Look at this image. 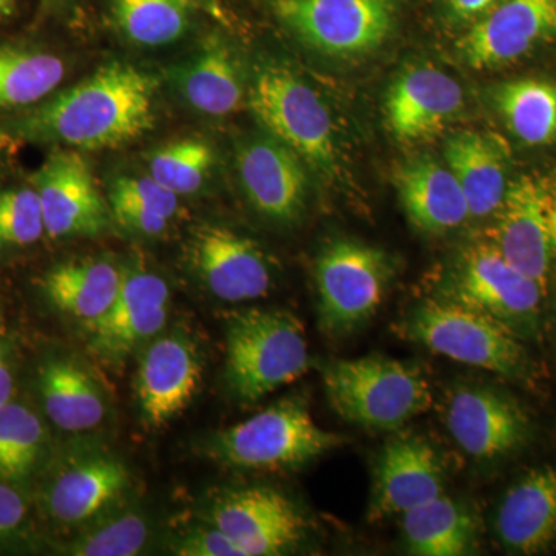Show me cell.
I'll list each match as a JSON object with an SVG mask.
<instances>
[{
  "mask_svg": "<svg viewBox=\"0 0 556 556\" xmlns=\"http://www.w3.org/2000/svg\"><path fill=\"white\" fill-rule=\"evenodd\" d=\"M155 91V79L148 73L112 62L2 127L33 142L83 150L121 148L152 129Z\"/></svg>",
  "mask_w": 556,
  "mask_h": 556,
  "instance_id": "6da1fadb",
  "label": "cell"
},
{
  "mask_svg": "<svg viewBox=\"0 0 556 556\" xmlns=\"http://www.w3.org/2000/svg\"><path fill=\"white\" fill-rule=\"evenodd\" d=\"M321 378L334 412L368 430H399L433 404L422 369L390 357L336 358Z\"/></svg>",
  "mask_w": 556,
  "mask_h": 556,
  "instance_id": "7a4b0ae2",
  "label": "cell"
},
{
  "mask_svg": "<svg viewBox=\"0 0 556 556\" xmlns=\"http://www.w3.org/2000/svg\"><path fill=\"white\" fill-rule=\"evenodd\" d=\"M308 369L305 329L294 314L254 308L229 318L225 378L240 402L254 404Z\"/></svg>",
  "mask_w": 556,
  "mask_h": 556,
  "instance_id": "3957f363",
  "label": "cell"
},
{
  "mask_svg": "<svg viewBox=\"0 0 556 556\" xmlns=\"http://www.w3.org/2000/svg\"><path fill=\"white\" fill-rule=\"evenodd\" d=\"M345 437L318 427L308 405L285 397L208 439L206 453L237 470H294L338 448Z\"/></svg>",
  "mask_w": 556,
  "mask_h": 556,
  "instance_id": "277c9868",
  "label": "cell"
},
{
  "mask_svg": "<svg viewBox=\"0 0 556 556\" xmlns=\"http://www.w3.org/2000/svg\"><path fill=\"white\" fill-rule=\"evenodd\" d=\"M402 331L433 353L504 378H522L529 369L517 331L455 300L420 303L405 318Z\"/></svg>",
  "mask_w": 556,
  "mask_h": 556,
  "instance_id": "5b68a950",
  "label": "cell"
},
{
  "mask_svg": "<svg viewBox=\"0 0 556 556\" xmlns=\"http://www.w3.org/2000/svg\"><path fill=\"white\" fill-rule=\"evenodd\" d=\"M248 102L270 137L318 174L334 177L339 153L331 113L298 73L276 62L258 65L249 83Z\"/></svg>",
  "mask_w": 556,
  "mask_h": 556,
  "instance_id": "8992f818",
  "label": "cell"
},
{
  "mask_svg": "<svg viewBox=\"0 0 556 556\" xmlns=\"http://www.w3.org/2000/svg\"><path fill=\"white\" fill-rule=\"evenodd\" d=\"M278 24L303 46L336 58L361 60L396 30V0H268Z\"/></svg>",
  "mask_w": 556,
  "mask_h": 556,
  "instance_id": "52a82bcc",
  "label": "cell"
},
{
  "mask_svg": "<svg viewBox=\"0 0 556 556\" xmlns=\"http://www.w3.org/2000/svg\"><path fill=\"white\" fill-rule=\"evenodd\" d=\"M393 276L382 249L346 237L325 244L316 262L321 331L332 338L357 331L378 313Z\"/></svg>",
  "mask_w": 556,
  "mask_h": 556,
  "instance_id": "ba28073f",
  "label": "cell"
},
{
  "mask_svg": "<svg viewBox=\"0 0 556 556\" xmlns=\"http://www.w3.org/2000/svg\"><path fill=\"white\" fill-rule=\"evenodd\" d=\"M493 243L544 289L556 268V174L530 172L508 185Z\"/></svg>",
  "mask_w": 556,
  "mask_h": 556,
  "instance_id": "9c48e42d",
  "label": "cell"
},
{
  "mask_svg": "<svg viewBox=\"0 0 556 556\" xmlns=\"http://www.w3.org/2000/svg\"><path fill=\"white\" fill-rule=\"evenodd\" d=\"M543 292L490 240L464 249L445 299L482 311L518 332L536 324Z\"/></svg>",
  "mask_w": 556,
  "mask_h": 556,
  "instance_id": "30bf717a",
  "label": "cell"
},
{
  "mask_svg": "<svg viewBox=\"0 0 556 556\" xmlns=\"http://www.w3.org/2000/svg\"><path fill=\"white\" fill-rule=\"evenodd\" d=\"M211 521L247 556L285 554L302 543L308 530L300 508L270 486H244L223 493L212 504Z\"/></svg>",
  "mask_w": 556,
  "mask_h": 556,
  "instance_id": "8fae6325",
  "label": "cell"
},
{
  "mask_svg": "<svg viewBox=\"0 0 556 556\" xmlns=\"http://www.w3.org/2000/svg\"><path fill=\"white\" fill-rule=\"evenodd\" d=\"M556 42V0H501L457 40L467 67H503Z\"/></svg>",
  "mask_w": 556,
  "mask_h": 556,
  "instance_id": "7c38bea8",
  "label": "cell"
},
{
  "mask_svg": "<svg viewBox=\"0 0 556 556\" xmlns=\"http://www.w3.org/2000/svg\"><path fill=\"white\" fill-rule=\"evenodd\" d=\"M33 181L46 233L51 239L100 236L108 229L112 212L102 200L89 163L79 152L50 153Z\"/></svg>",
  "mask_w": 556,
  "mask_h": 556,
  "instance_id": "4fadbf2b",
  "label": "cell"
},
{
  "mask_svg": "<svg viewBox=\"0 0 556 556\" xmlns=\"http://www.w3.org/2000/svg\"><path fill=\"white\" fill-rule=\"evenodd\" d=\"M188 260L201 283L225 302L265 298L273 285V265L266 252L225 226L204 225L193 230Z\"/></svg>",
  "mask_w": 556,
  "mask_h": 556,
  "instance_id": "5bb4252c",
  "label": "cell"
},
{
  "mask_svg": "<svg viewBox=\"0 0 556 556\" xmlns=\"http://www.w3.org/2000/svg\"><path fill=\"white\" fill-rule=\"evenodd\" d=\"M444 478L441 457L427 439L405 434L387 442L372 466L369 521L402 517L444 495Z\"/></svg>",
  "mask_w": 556,
  "mask_h": 556,
  "instance_id": "9a60e30c",
  "label": "cell"
},
{
  "mask_svg": "<svg viewBox=\"0 0 556 556\" xmlns=\"http://www.w3.org/2000/svg\"><path fill=\"white\" fill-rule=\"evenodd\" d=\"M450 434L466 455L478 460H496L526 444L529 417L514 399L489 387L463 386L447 402Z\"/></svg>",
  "mask_w": 556,
  "mask_h": 556,
  "instance_id": "2e32d148",
  "label": "cell"
},
{
  "mask_svg": "<svg viewBox=\"0 0 556 556\" xmlns=\"http://www.w3.org/2000/svg\"><path fill=\"white\" fill-rule=\"evenodd\" d=\"M169 287L156 274L124 273L118 298L101 320L89 325V346L98 357L121 362L160 334L167 321Z\"/></svg>",
  "mask_w": 556,
  "mask_h": 556,
  "instance_id": "e0dca14e",
  "label": "cell"
},
{
  "mask_svg": "<svg viewBox=\"0 0 556 556\" xmlns=\"http://www.w3.org/2000/svg\"><path fill=\"white\" fill-rule=\"evenodd\" d=\"M463 109L459 84L431 65L402 70L391 83L383 105L388 129L407 144L437 137Z\"/></svg>",
  "mask_w": 556,
  "mask_h": 556,
  "instance_id": "ac0fdd59",
  "label": "cell"
},
{
  "mask_svg": "<svg viewBox=\"0 0 556 556\" xmlns=\"http://www.w3.org/2000/svg\"><path fill=\"white\" fill-rule=\"evenodd\" d=\"M203 379V361L185 334L163 336L150 343L139 362L137 396L142 419L160 428L189 407Z\"/></svg>",
  "mask_w": 556,
  "mask_h": 556,
  "instance_id": "d6986e66",
  "label": "cell"
},
{
  "mask_svg": "<svg viewBox=\"0 0 556 556\" xmlns=\"http://www.w3.org/2000/svg\"><path fill=\"white\" fill-rule=\"evenodd\" d=\"M240 181L260 214L278 223L295 222L308 200L306 163L294 150L270 137H257L240 149Z\"/></svg>",
  "mask_w": 556,
  "mask_h": 556,
  "instance_id": "ffe728a7",
  "label": "cell"
},
{
  "mask_svg": "<svg viewBox=\"0 0 556 556\" xmlns=\"http://www.w3.org/2000/svg\"><path fill=\"white\" fill-rule=\"evenodd\" d=\"M394 186L405 214L420 232H450L470 218L463 189L447 164L413 156L394 167Z\"/></svg>",
  "mask_w": 556,
  "mask_h": 556,
  "instance_id": "44dd1931",
  "label": "cell"
},
{
  "mask_svg": "<svg viewBox=\"0 0 556 556\" xmlns=\"http://www.w3.org/2000/svg\"><path fill=\"white\" fill-rule=\"evenodd\" d=\"M506 551L536 555L556 543V467L533 468L507 490L496 515Z\"/></svg>",
  "mask_w": 556,
  "mask_h": 556,
  "instance_id": "7402d4cb",
  "label": "cell"
},
{
  "mask_svg": "<svg viewBox=\"0 0 556 556\" xmlns=\"http://www.w3.org/2000/svg\"><path fill=\"white\" fill-rule=\"evenodd\" d=\"M174 83L190 108L208 116H228L243 105L244 72L239 54L223 36L211 35L174 72Z\"/></svg>",
  "mask_w": 556,
  "mask_h": 556,
  "instance_id": "603a6c76",
  "label": "cell"
},
{
  "mask_svg": "<svg viewBox=\"0 0 556 556\" xmlns=\"http://www.w3.org/2000/svg\"><path fill=\"white\" fill-rule=\"evenodd\" d=\"M507 148L495 135L456 131L445 139L444 159L466 195L470 217L492 215L506 195Z\"/></svg>",
  "mask_w": 556,
  "mask_h": 556,
  "instance_id": "cb8c5ba5",
  "label": "cell"
},
{
  "mask_svg": "<svg viewBox=\"0 0 556 556\" xmlns=\"http://www.w3.org/2000/svg\"><path fill=\"white\" fill-rule=\"evenodd\" d=\"M129 471L109 456L87 457L62 470L50 486L51 517L64 525H78L97 517L129 486Z\"/></svg>",
  "mask_w": 556,
  "mask_h": 556,
  "instance_id": "d4e9b609",
  "label": "cell"
},
{
  "mask_svg": "<svg viewBox=\"0 0 556 556\" xmlns=\"http://www.w3.org/2000/svg\"><path fill=\"white\" fill-rule=\"evenodd\" d=\"M123 277V270L105 260H78L51 269L42 288L58 309L89 327L112 308Z\"/></svg>",
  "mask_w": 556,
  "mask_h": 556,
  "instance_id": "484cf974",
  "label": "cell"
},
{
  "mask_svg": "<svg viewBox=\"0 0 556 556\" xmlns=\"http://www.w3.org/2000/svg\"><path fill=\"white\" fill-rule=\"evenodd\" d=\"M402 536L412 555H466L477 541V521L463 503L441 495L402 515Z\"/></svg>",
  "mask_w": 556,
  "mask_h": 556,
  "instance_id": "4316f807",
  "label": "cell"
},
{
  "mask_svg": "<svg viewBox=\"0 0 556 556\" xmlns=\"http://www.w3.org/2000/svg\"><path fill=\"white\" fill-rule=\"evenodd\" d=\"M43 407L54 426L65 431H86L100 426L105 404L100 388L79 365L50 361L40 371Z\"/></svg>",
  "mask_w": 556,
  "mask_h": 556,
  "instance_id": "83f0119b",
  "label": "cell"
},
{
  "mask_svg": "<svg viewBox=\"0 0 556 556\" xmlns=\"http://www.w3.org/2000/svg\"><path fill=\"white\" fill-rule=\"evenodd\" d=\"M495 104L511 134L526 144L548 146L556 142L555 80H508L496 87Z\"/></svg>",
  "mask_w": 556,
  "mask_h": 556,
  "instance_id": "f1b7e54d",
  "label": "cell"
},
{
  "mask_svg": "<svg viewBox=\"0 0 556 556\" xmlns=\"http://www.w3.org/2000/svg\"><path fill=\"white\" fill-rule=\"evenodd\" d=\"M64 76V61L56 54L21 43H0V109L38 104Z\"/></svg>",
  "mask_w": 556,
  "mask_h": 556,
  "instance_id": "f546056e",
  "label": "cell"
},
{
  "mask_svg": "<svg viewBox=\"0 0 556 556\" xmlns=\"http://www.w3.org/2000/svg\"><path fill=\"white\" fill-rule=\"evenodd\" d=\"M195 10L188 0H110L119 31L146 47L177 42L189 31Z\"/></svg>",
  "mask_w": 556,
  "mask_h": 556,
  "instance_id": "4dcf8cb0",
  "label": "cell"
},
{
  "mask_svg": "<svg viewBox=\"0 0 556 556\" xmlns=\"http://www.w3.org/2000/svg\"><path fill=\"white\" fill-rule=\"evenodd\" d=\"M39 417L22 405L0 407V478L20 482L28 478L43 448Z\"/></svg>",
  "mask_w": 556,
  "mask_h": 556,
  "instance_id": "1f68e13d",
  "label": "cell"
},
{
  "mask_svg": "<svg viewBox=\"0 0 556 556\" xmlns=\"http://www.w3.org/2000/svg\"><path fill=\"white\" fill-rule=\"evenodd\" d=\"M214 150L201 139L186 138L156 149L149 159V175L177 195L201 189L214 166Z\"/></svg>",
  "mask_w": 556,
  "mask_h": 556,
  "instance_id": "d6a6232c",
  "label": "cell"
},
{
  "mask_svg": "<svg viewBox=\"0 0 556 556\" xmlns=\"http://www.w3.org/2000/svg\"><path fill=\"white\" fill-rule=\"evenodd\" d=\"M149 540V526L137 514H124L97 527L73 544V555L134 556L144 548Z\"/></svg>",
  "mask_w": 556,
  "mask_h": 556,
  "instance_id": "836d02e7",
  "label": "cell"
},
{
  "mask_svg": "<svg viewBox=\"0 0 556 556\" xmlns=\"http://www.w3.org/2000/svg\"><path fill=\"white\" fill-rule=\"evenodd\" d=\"M43 233L46 225L35 188L0 192V248L27 247Z\"/></svg>",
  "mask_w": 556,
  "mask_h": 556,
  "instance_id": "e575fe53",
  "label": "cell"
},
{
  "mask_svg": "<svg viewBox=\"0 0 556 556\" xmlns=\"http://www.w3.org/2000/svg\"><path fill=\"white\" fill-rule=\"evenodd\" d=\"M110 204H131L159 212L166 218H174L178 211V195L161 186L155 178L121 177L113 182Z\"/></svg>",
  "mask_w": 556,
  "mask_h": 556,
  "instance_id": "d590c367",
  "label": "cell"
},
{
  "mask_svg": "<svg viewBox=\"0 0 556 556\" xmlns=\"http://www.w3.org/2000/svg\"><path fill=\"white\" fill-rule=\"evenodd\" d=\"M175 554L181 556H247L236 541L217 527L200 529L179 541Z\"/></svg>",
  "mask_w": 556,
  "mask_h": 556,
  "instance_id": "8d00e7d4",
  "label": "cell"
},
{
  "mask_svg": "<svg viewBox=\"0 0 556 556\" xmlns=\"http://www.w3.org/2000/svg\"><path fill=\"white\" fill-rule=\"evenodd\" d=\"M110 212L121 228L141 233V236H160L167 229L170 222L159 212L131 206V204H110Z\"/></svg>",
  "mask_w": 556,
  "mask_h": 556,
  "instance_id": "74e56055",
  "label": "cell"
},
{
  "mask_svg": "<svg viewBox=\"0 0 556 556\" xmlns=\"http://www.w3.org/2000/svg\"><path fill=\"white\" fill-rule=\"evenodd\" d=\"M27 517L24 497L7 484L0 482V535H9L20 529Z\"/></svg>",
  "mask_w": 556,
  "mask_h": 556,
  "instance_id": "f35d334b",
  "label": "cell"
},
{
  "mask_svg": "<svg viewBox=\"0 0 556 556\" xmlns=\"http://www.w3.org/2000/svg\"><path fill=\"white\" fill-rule=\"evenodd\" d=\"M501 0H442L445 16L456 25H468L484 17Z\"/></svg>",
  "mask_w": 556,
  "mask_h": 556,
  "instance_id": "ab89813d",
  "label": "cell"
},
{
  "mask_svg": "<svg viewBox=\"0 0 556 556\" xmlns=\"http://www.w3.org/2000/svg\"><path fill=\"white\" fill-rule=\"evenodd\" d=\"M13 390V375H11L9 361H7L5 348L0 345V407L10 404Z\"/></svg>",
  "mask_w": 556,
  "mask_h": 556,
  "instance_id": "60d3db41",
  "label": "cell"
},
{
  "mask_svg": "<svg viewBox=\"0 0 556 556\" xmlns=\"http://www.w3.org/2000/svg\"><path fill=\"white\" fill-rule=\"evenodd\" d=\"M188 2L192 3L197 10L211 14L215 20L226 21L225 13H223L222 5H219V0H188Z\"/></svg>",
  "mask_w": 556,
  "mask_h": 556,
  "instance_id": "b9f144b4",
  "label": "cell"
},
{
  "mask_svg": "<svg viewBox=\"0 0 556 556\" xmlns=\"http://www.w3.org/2000/svg\"><path fill=\"white\" fill-rule=\"evenodd\" d=\"M70 0H42L43 10L53 11L64 9Z\"/></svg>",
  "mask_w": 556,
  "mask_h": 556,
  "instance_id": "7bdbcfd3",
  "label": "cell"
},
{
  "mask_svg": "<svg viewBox=\"0 0 556 556\" xmlns=\"http://www.w3.org/2000/svg\"><path fill=\"white\" fill-rule=\"evenodd\" d=\"M14 3H16V0H0V20L11 14V11L14 9Z\"/></svg>",
  "mask_w": 556,
  "mask_h": 556,
  "instance_id": "ee69618b",
  "label": "cell"
}]
</instances>
